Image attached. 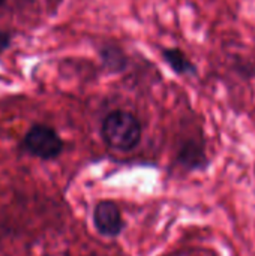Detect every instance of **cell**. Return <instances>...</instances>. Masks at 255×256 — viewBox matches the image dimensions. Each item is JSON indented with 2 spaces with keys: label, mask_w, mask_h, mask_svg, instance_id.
<instances>
[{
  "label": "cell",
  "mask_w": 255,
  "mask_h": 256,
  "mask_svg": "<svg viewBox=\"0 0 255 256\" xmlns=\"http://www.w3.org/2000/svg\"><path fill=\"white\" fill-rule=\"evenodd\" d=\"M143 135V128L137 116L129 111L114 110L108 112L101 124V136L104 142L117 152L134 150Z\"/></svg>",
  "instance_id": "6da1fadb"
},
{
  "label": "cell",
  "mask_w": 255,
  "mask_h": 256,
  "mask_svg": "<svg viewBox=\"0 0 255 256\" xmlns=\"http://www.w3.org/2000/svg\"><path fill=\"white\" fill-rule=\"evenodd\" d=\"M23 148L42 160H53L63 152L65 142L57 130L48 124L36 123L27 129L21 141Z\"/></svg>",
  "instance_id": "7a4b0ae2"
},
{
  "label": "cell",
  "mask_w": 255,
  "mask_h": 256,
  "mask_svg": "<svg viewBox=\"0 0 255 256\" xmlns=\"http://www.w3.org/2000/svg\"><path fill=\"white\" fill-rule=\"evenodd\" d=\"M93 225L102 237L116 238L125 228L120 208L111 201H99L93 210Z\"/></svg>",
  "instance_id": "3957f363"
},
{
  "label": "cell",
  "mask_w": 255,
  "mask_h": 256,
  "mask_svg": "<svg viewBox=\"0 0 255 256\" xmlns=\"http://www.w3.org/2000/svg\"><path fill=\"white\" fill-rule=\"evenodd\" d=\"M177 162L186 171H201L209 166V158L206 153V146L198 140H186L179 152Z\"/></svg>",
  "instance_id": "277c9868"
},
{
  "label": "cell",
  "mask_w": 255,
  "mask_h": 256,
  "mask_svg": "<svg viewBox=\"0 0 255 256\" xmlns=\"http://www.w3.org/2000/svg\"><path fill=\"white\" fill-rule=\"evenodd\" d=\"M161 57L164 63L179 76H194L197 75V66L179 46H168L161 50Z\"/></svg>",
  "instance_id": "5b68a950"
},
{
  "label": "cell",
  "mask_w": 255,
  "mask_h": 256,
  "mask_svg": "<svg viewBox=\"0 0 255 256\" xmlns=\"http://www.w3.org/2000/svg\"><path fill=\"white\" fill-rule=\"evenodd\" d=\"M99 57L104 68L111 74H120L128 68L129 58L125 50L114 44H105L99 46Z\"/></svg>",
  "instance_id": "8992f818"
},
{
  "label": "cell",
  "mask_w": 255,
  "mask_h": 256,
  "mask_svg": "<svg viewBox=\"0 0 255 256\" xmlns=\"http://www.w3.org/2000/svg\"><path fill=\"white\" fill-rule=\"evenodd\" d=\"M14 36L11 32L8 30H0V54L5 52L6 50H9V46L12 45Z\"/></svg>",
  "instance_id": "52a82bcc"
},
{
  "label": "cell",
  "mask_w": 255,
  "mask_h": 256,
  "mask_svg": "<svg viewBox=\"0 0 255 256\" xmlns=\"http://www.w3.org/2000/svg\"><path fill=\"white\" fill-rule=\"evenodd\" d=\"M3 3H5V0H0V6H2Z\"/></svg>",
  "instance_id": "ba28073f"
}]
</instances>
